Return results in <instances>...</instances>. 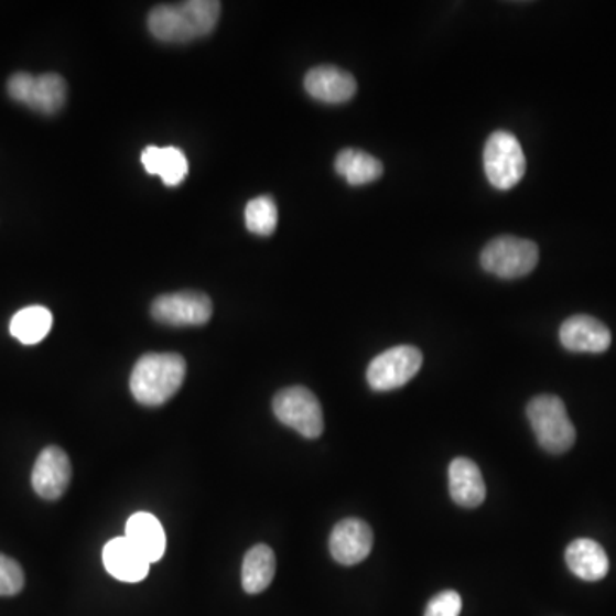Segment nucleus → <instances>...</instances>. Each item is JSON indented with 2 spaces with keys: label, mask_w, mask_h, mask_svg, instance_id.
<instances>
[{
  "label": "nucleus",
  "mask_w": 616,
  "mask_h": 616,
  "mask_svg": "<svg viewBox=\"0 0 616 616\" xmlns=\"http://www.w3.org/2000/svg\"><path fill=\"white\" fill-rule=\"evenodd\" d=\"M272 411L283 425L299 432L305 439H317L324 432V413L314 392L306 387H288L278 392Z\"/></svg>",
  "instance_id": "0eeeda50"
},
{
  "label": "nucleus",
  "mask_w": 616,
  "mask_h": 616,
  "mask_svg": "<svg viewBox=\"0 0 616 616\" xmlns=\"http://www.w3.org/2000/svg\"><path fill=\"white\" fill-rule=\"evenodd\" d=\"M8 93L12 100L26 105L31 110L54 116L66 104L67 85L64 77L55 73L42 76L15 73L9 77Z\"/></svg>",
  "instance_id": "423d86ee"
},
{
  "label": "nucleus",
  "mask_w": 616,
  "mask_h": 616,
  "mask_svg": "<svg viewBox=\"0 0 616 616\" xmlns=\"http://www.w3.org/2000/svg\"><path fill=\"white\" fill-rule=\"evenodd\" d=\"M141 161L145 172L160 176L169 187L182 184L188 173V161L184 151L173 148V145H169V148L148 145L142 151Z\"/></svg>",
  "instance_id": "a211bd4d"
},
{
  "label": "nucleus",
  "mask_w": 616,
  "mask_h": 616,
  "mask_svg": "<svg viewBox=\"0 0 616 616\" xmlns=\"http://www.w3.org/2000/svg\"><path fill=\"white\" fill-rule=\"evenodd\" d=\"M337 175L345 176L349 185H365L379 181L383 173V165L376 156L365 151L343 150L334 161Z\"/></svg>",
  "instance_id": "aec40b11"
},
{
  "label": "nucleus",
  "mask_w": 616,
  "mask_h": 616,
  "mask_svg": "<svg viewBox=\"0 0 616 616\" xmlns=\"http://www.w3.org/2000/svg\"><path fill=\"white\" fill-rule=\"evenodd\" d=\"M374 547V532L361 519L348 517L334 526L329 550L333 559L342 565H356L370 555Z\"/></svg>",
  "instance_id": "9b49d317"
},
{
  "label": "nucleus",
  "mask_w": 616,
  "mask_h": 616,
  "mask_svg": "<svg viewBox=\"0 0 616 616\" xmlns=\"http://www.w3.org/2000/svg\"><path fill=\"white\" fill-rule=\"evenodd\" d=\"M52 326H54L52 312L42 305H31L21 309L11 318L9 331L23 345H39L45 339L46 334L51 333Z\"/></svg>",
  "instance_id": "412c9836"
},
{
  "label": "nucleus",
  "mask_w": 616,
  "mask_h": 616,
  "mask_svg": "<svg viewBox=\"0 0 616 616\" xmlns=\"http://www.w3.org/2000/svg\"><path fill=\"white\" fill-rule=\"evenodd\" d=\"M24 587V572L20 563L0 553V596H15Z\"/></svg>",
  "instance_id": "5701e85b"
},
{
  "label": "nucleus",
  "mask_w": 616,
  "mask_h": 616,
  "mask_svg": "<svg viewBox=\"0 0 616 616\" xmlns=\"http://www.w3.org/2000/svg\"><path fill=\"white\" fill-rule=\"evenodd\" d=\"M565 562L572 574L582 581L596 582L606 577L609 560L602 544L593 540H575L565 551Z\"/></svg>",
  "instance_id": "f3484780"
},
{
  "label": "nucleus",
  "mask_w": 616,
  "mask_h": 616,
  "mask_svg": "<svg viewBox=\"0 0 616 616\" xmlns=\"http://www.w3.org/2000/svg\"><path fill=\"white\" fill-rule=\"evenodd\" d=\"M463 599L456 591H444L436 594L426 605L425 616H460Z\"/></svg>",
  "instance_id": "b1692460"
},
{
  "label": "nucleus",
  "mask_w": 616,
  "mask_h": 616,
  "mask_svg": "<svg viewBox=\"0 0 616 616\" xmlns=\"http://www.w3.org/2000/svg\"><path fill=\"white\" fill-rule=\"evenodd\" d=\"M423 364V355L414 346H396L380 353L367 368L368 386L377 392L395 391L407 386Z\"/></svg>",
  "instance_id": "6e6552de"
},
{
  "label": "nucleus",
  "mask_w": 616,
  "mask_h": 616,
  "mask_svg": "<svg viewBox=\"0 0 616 616\" xmlns=\"http://www.w3.org/2000/svg\"><path fill=\"white\" fill-rule=\"evenodd\" d=\"M560 343L569 352L605 353L612 345V333L591 315H574L560 327Z\"/></svg>",
  "instance_id": "f8f14e48"
},
{
  "label": "nucleus",
  "mask_w": 616,
  "mask_h": 616,
  "mask_svg": "<svg viewBox=\"0 0 616 616\" xmlns=\"http://www.w3.org/2000/svg\"><path fill=\"white\" fill-rule=\"evenodd\" d=\"M221 14V2L188 0L182 4L158 6L148 18L154 39L165 43H185L203 39L215 31Z\"/></svg>",
  "instance_id": "f257e3e1"
},
{
  "label": "nucleus",
  "mask_w": 616,
  "mask_h": 616,
  "mask_svg": "<svg viewBox=\"0 0 616 616\" xmlns=\"http://www.w3.org/2000/svg\"><path fill=\"white\" fill-rule=\"evenodd\" d=\"M151 315L166 326H204L213 315V302L199 291L169 293L154 300Z\"/></svg>",
  "instance_id": "1a4fd4ad"
},
{
  "label": "nucleus",
  "mask_w": 616,
  "mask_h": 616,
  "mask_svg": "<svg viewBox=\"0 0 616 616\" xmlns=\"http://www.w3.org/2000/svg\"><path fill=\"white\" fill-rule=\"evenodd\" d=\"M187 364L176 353H148L132 368L131 392L142 407H161L179 392Z\"/></svg>",
  "instance_id": "f03ea898"
},
{
  "label": "nucleus",
  "mask_w": 616,
  "mask_h": 616,
  "mask_svg": "<svg viewBox=\"0 0 616 616\" xmlns=\"http://www.w3.org/2000/svg\"><path fill=\"white\" fill-rule=\"evenodd\" d=\"M486 179L498 191H509L522 181L526 158L521 142L507 131H497L488 138L483 151Z\"/></svg>",
  "instance_id": "20e7f679"
},
{
  "label": "nucleus",
  "mask_w": 616,
  "mask_h": 616,
  "mask_svg": "<svg viewBox=\"0 0 616 616\" xmlns=\"http://www.w3.org/2000/svg\"><path fill=\"white\" fill-rule=\"evenodd\" d=\"M479 261L486 272L504 280H516L537 268L540 250L534 241L526 238L498 237L483 249Z\"/></svg>",
  "instance_id": "39448f33"
},
{
  "label": "nucleus",
  "mask_w": 616,
  "mask_h": 616,
  "mask_svg": "<svg viewBox=\"0 0 616 616\" xmlns=\"http://www.w3.org/2000/svg\"><path fill=\"white\" fill-rule=\"evenodd\" d=\"M73 478V466L69 456L61 447L43 449L33 467L31 485L33 490L45 500H58L69 488Z\"/></svg>",
  "instance_id": "9d476101"
},
{
  "label": "nucleus",
  "mask_w": 616,
  "mask_h": 616,
  "mask_svg": "<svg viewBox=\"0 0 616 616\" xmlns=\"http://www.w3.org/2000/svg\"><path fill=\"white\" fill-rule=\"evenodd\" d=\"M275 574L274 551L268 544H256L247 551L241 563V586L249 594L268 590Z\"/></svg>",
  "instance_id": "6ab92c4d"
},
{
  "label": "nucleus",
  "mask_w": 616,
  "mask_h": 616,
  "mask_svg": "<svg viewBox=\"0 0 616 616\" xmlns=\"http://www.w3.org/2000/svg\"><path fill=\"white\" fill-rule=\"evenodd\" d=\"M526 413L532 432L544 451L563 454L574 445L575 426L562 399L551 395L537 396L529 401Z\"/></svg>",
  "instance_id": "7ed1b4c3"
},
{
  "label": "nucleus",
  "mask_w": 616,
  "mask_h": 616,
  "mask_svg": "<svg viewBox=\"0 0 616 616\" xmlns=\"http://www.w3.org/2000/svg\"><path fill=\"white\" fill-rule=\"evenodd\" d=\"M246 225L252 234L269 237L278 225V207L269 196L256 197L246 207Z\"/></svg>",
  "instance_id": "4be33fe9"
},
{
  "label": "nucleus",
  "mask_w": 616,
  "mask_h": 616,
  "mask_svg": "<svg viewBox=\"0 0 616 616\" xmlns=\"http://www.w3.org/2000/svg\"><path fill=\"white\" fill-rule=\"evenodd\" d=\"M449 491L457 506L475 509L486 497V486L475 461L457 457L449 466Z\"/></svg>",
  "instance_id": "4468645a"
},
{
  "label": "nucleus",
  "mask_w": 616,
  "mask_h": 616,
  "mask_svg": "<svg viewBox=\"0 0 616 616\" xmlns=\"http://www.w3.org/2000/svg\"><path fill=\"white\" fill-rule=\"evenodd\" d=\"M303 85L312 98L331 105L346 104L358 88L355 77L348 71L334 66H318L309 71Z\"/></svg>",
  "instance_id": "ddd939ff"
},
{
  "label": "nucleus",
  "mask_w": 616,
  "mask_h": 616,
  "mask_svg": "<svg viewBox=\"0 0 616 616\" xmlns=\"http://www.w3.org/2000/svg\"><path fill=\"white\" fill-rule=\"evenodd\" d=\"M104 563L108 574L122 582H139L150 574L151 563L126 537L107 543Z\"/></svg>",
  "instance_id": "2eb2a0df"
},
{
  "label": "nucleus",
  "mask_w": 616,
  "mask_h": 616,
  "mask_svg": "<svg viewBox=\"0 0 616 616\" xmlns=\"http://www.w3.org/2000/svg\"><path fill=\"white\" fill-rule=\"evenodd\" d=\"M126 538L131 541L148 562L154 563L165 555V529L153 514L138 512L127 521Z\"/></svg>",
  "instance_id": "dca6fc26"
}]
</instances>
